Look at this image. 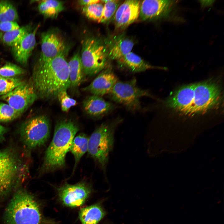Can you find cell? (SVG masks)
Listing matches in <instances>:
<instances>
[{"instance_id": "obj_7", "label": "cell", "mask_w": 224, "mask_h": 224, "mask_svg": "<svg viewBox=\"0 0 224 224\" xmlns=\"http://www.w3.org/2000/svg\"><path fill=\"white\" fill-rule=\"evenodd\" d=\"M80 57L84 74L92 76L107 66V55L105 46L97 39L87 37L82 42Z\"/></svg>"}, {"instance_id": "obj_30", "label": "cell", "mask_w": 224, "mask_h": 224, "mask_svg": "<svg viewBox=\"0 0 224 224\" xmlns=\"http://www.w3.org/2000/svg\"><path fill=\"white\" fill-rule=\"evenodd\" d=\"M119 1L110 0L104 5V8L100 23H105L109 21L115 14Z\"/></svg>"}, {"instance_id": "obj_2", "label": "cell", "mask_w": 224, "mask_h": 224, "mask_svg": "<svg viewBox=\"0 0 224 224\" xmlns=\"http://www.w3.org/2000/svg\"><path fill=\"white\" fill-rule=\"evenodd\" d=\"M65 54L47 61L36 63L31 82L37 95L41 98H57L59 92L70 86L68 63Z\"/></svg>"}, {"instance_id": "obj_6", "label": "cell", "mask_w": 224, "mask_h": 224, "mask_svg": "<svg viewBox=\"0 0 224 224\" xmlns=\"http://www.w3.org/2000/svg\"><path fill=\"white\" fill-rule=\"evenodd\" d=\"M108 95L112 100L132 112L141 109L140 99L142 97H152L148 91L138 86L135 77L126 81H118Z\"/></svg>"}, {"instance_id": "obj_12", "label": "cell", "mask_w": 224, "mask_h": 224, "mask_svg": "<svg viewBox=\"0 0 224 224\" xmlns=\"http://www.w3.org/2000/svg\"><path fill=\"white\" fill-rule=\"evenodd\" d=\"M58 190L59 199L63 203L72 208L83 205L91 192V187L85 182L74 184H65Z\"/></svg>"}, {"instance_id": "obj_10", "label": "cell", "mask_w": 224, "mask_h": 224, "mask_svg": "<svg viewBox=\"0 0 224 224\" xmlns=\"http://www.w3.org/2000/svg\"><path fill=\"white\" fill-rule=\"evenodd\" d=\"M38 96L31 82H23L12 91L0 97L15 110L22 114L37 99Z\"/></svg>"}, {"instance_id": "obj_26", "label": "cell", "mask_w": 224, "mask_h": 224, "mask_svg": "<svg viewBox=\"0 0 224 224\" xmlns=\"http://www.w3.org/2000/svg\"><path fill=\"white\" fill-rule=\"evenodd\" d=\"M104 8L101 3H97L84 6L83 13L88 18L100 23Z\"/></svg>"}, {"instance_id": "obj_23", "label": "cell", "mask_w": 224, "mask_h": 224, "mask_svg": "<svg viewBox=\"0 0 224 224\" xmlns=\"http://www.w3.org/2000/svg\"><path fill=\"white\" fill-rule=\"evenodd\" d=\"M88 138L83 133H81L74 138L70 150L75 160L74 169L82 157L88 151Z\"/></svg>"}, {"instance_id": "obj_35", "label": "cell", "mask_w": 224, "mask_h": 224, "mask_svg": "<svg viewBox=\"0 0 224 224\" xmlns=\"http://www.w3.org/2000/svg\"><path fill=\"white\" fill-rule=\"evenodd\" d=\"M1 33L0 32V38L1 37Z\"/></svg>"}, {"instance_id": "obj_1", "label": "cell", "mask_w": 224, "mask_h": 224, "mask_svg": "<svg viewBox=\"0 0 224 224\" xmlns=\"http://www.w3.org/2000/svg\"><path fill=\"white\" fill-rule=\"evenodd\" d=\"M222 98L219 84L210 80L181 87L168 98L165 105L179 116L193 118L218 110Z\"/></svg>"}, {"instance_id": "obj_18", "label": "cell", "mask_w": 224, "mask_h": 224, "mask_svg": "<svg viewBox=\"0 0 224 224\" xmlns=\"http://www.w3.org/2000/svg\"><path fill=\"white\" fill-rule=\"evenodd\" d=\"M117 62L120 67L134 73L142 72L149 69H164L150 64L131 52L119 59Z\"/></svg>"}, {"instance_id": "obj_13", "label": "cell", "mask_w": 224, "mask_h": 224, "mask_svg": "<svg viewBox=\"0 0 224 224\" xmlns=\"http://www.w3.org/2000/svg\"><path fill=\"white\" fill-rule=\"evenodd\" d=\"M175 3V1L172 0L142 1L140 2L139 17L145 21L167 16Z\"/></svg>"}, {"instance_id": "obj_28", "label": "cell", "mask_w": 224, "mask_h": 224, "mask_svg": "<svg viewBox=\"0 0 224 224\" xmlns=\"http://www.w3.org/2000/svg\"><path fill=\"white\" fill-rule=\"evenodd\" d=\"M21 114L8 104L0 103V122L11 121L17 118Z\"/></svg>"}, {"instance_id": "obj_16", "label": "cell", "mask_w": 224, "mask_h": 224, "mask_svg": "<svg viewBox=\"0 0 224 224\" xmlns=\"http://www.w3.org/2000/svg\"><path fill=\"white\" fill-rule=\"evenodd\" d=\"M39 26L38 25L33 30H30L18 43L12 47L15 59L22 65L26 64L35 48L36 34Z\"/></svg>"}, {"instance_id": "obj_24", "label": "cell", "mask_w": 224, "mask_h": 224, "mask_svg": "<svg viewBox=\"0 0 224 224\" xmlns=\"http://www.w3.org/2000/svg\"><path fill=\"white\" fill-rule=\"evenodd\" d=\"M28 26H23L18 29L6 32L2 37L3 42L12 46L18 43L30 30Z\"/></svg>"}, {"instance_id": "obj_25", "label": "cell", "mask_w": 224, "mask_h": 224, "mask_svg": "<svg viewBox=\"0 0 224 224\" xmlns=\"http://www.w3.org/2000/svg\"><path fill=\"white\" fill-rule=\"evenodd\" d=\"M18 18L17 11L10 2H0V22L15 21Z\"/></svg>"}, {"instance_id": "obj_20", "label": "cell", "mask_w": 224, "mask_h": 224, "mask_svg": "<svg viewBox=\"0 0 224 224\" xmlns=\"http://www.w3.org/2000/svg\"><path fill=\"white\" fill-rule=\"evenodd\" d=\"M134 45L133 42L129 39L120 38L111 46L108 55L110 59L117 61L131 52Z\"/></svg>"}, {"instance_id": "obj_31", "label": "cell", "mask_w": 224, "mask_h": 224, "mask_svg": "<svg viewBox=\"0 0 224 224\" xmlns=\"http://www.w3.org/2000/svg\"><path fill=\"white\" fill-rule=\"evenodd\" d=\"M57 98L60 103L62 110L64 112H68L72 107L77 104V101L68 95L67 90L59 92Z\"/></svg>"}, {"instance_id": "obj_11", "label": "cell", "mask_w": 224, "mask_h": 224, "mask_svg": "<svg viewBox=\"0 0 224 224\" xmlns=\"http://www.w3.org/2000/svg\"><path fill=\"white\" fill-rule=\"evenodd\" d=\"M40 54L37 63L51 60L62 54H66L67 47L61 35L54 30H49L41 35Z\"/></svg>"}, {"instance_id": "obj_32", "label": "cell", "mask_w": 224, "mask_h": 224, "mask_svg": "<svg viewBox=\"0 0 224 224\" xmlns=\"http://www.w3.org/2000/svg\"><path fill=\"white\" fill-rule=\"evenodd\" d=\"M20 28V26L16 21L0 22V30L6 32Z\"/></svg>"}, {"instance_id": "obj_21", "label": "cell", "mask_w": 224, "mask_h": 224, "mask_svg": "<svg viewBox=\"0 0 224 224\" xmlns=\"http://www.w3.org/2000/svg\"><path fill=\"white\" fill-rule=\"evenodd\" d=\"M104 215L103 210L97 204L82 208L79 213V219L82 224H97L103 218Z\"/></svg>"}, {"instance_id": "obj_34", "label": "cell", "mask_w": 224, "mask_h": 224, "mask_svg": "<svg viewBox=\"0 0 224 224\" xmlns=\"http://www.w3.org/2000/svg\"><path fill=\"white\" fill-rule=\"evenodd\" d=\"M6 129L5 127L0 124V135L2 134L5 132Z\"/></svg>"}, {"instance_id": "obj_15", "label": "cell", "mask_w": 224, "mask_h": 224, "mask_svg": "<svg viewBox=\"0 0 224 224\" xmlns=\"http://www.w3.org/2000/svg\"><path fill=\"white\" fill-rule=\"evenodd\" d=\"M118 81L111 68L106 67L83 90L92 95L102 96L108 95Z\"/></svg>"}, {"instance_id": "obj_9", "label": "cell", "mask_w": 224, "mask_h": 224, "mask_svg": "<svg viewBox=\"0 0 224 224\" xmlns=\"http://www.w3.org/2000/svg\"><path fill=\"white\" fill-rule=\"evenodd\" d=\"M50 132L49 119L44 115L33 117L26 122L21 130V135L27 147L33 148L44 144Z\"/></svg>"}, {"instance_id": "obj_3", "label": "cell", "mask_w": 224, "mask_h": 224, "mask_svg": "<svg viewBox=\"0 0 224 224\" xmlns=\"http://www.w3.org/2000/svg\"><path fill=\"white\" fill-rule=\"evenodd\" d=\"M78 128L70 120L60 121L56 124L52 141L45 154L43 169L50 171L59 168L65 164L66 156Z\"/></svg>"}, {"instance_id": "obj_14", "label": "cell", "mask_w": 224, "mask_h": 224, "mask_svg": "<svg viewBox=\"0 0 224 224\" xmlns=\"http://www.w3.org/2000/svg\"><path fill=\"white\" fill-rule=\"evenodd\" d=\"M141 1H125L118 7L114 15L116 28L124 29L135 22L139 16Z\"/></svg>"}, {"instance_id": "obj_22", "label": "cell", "mask_w": 224, "mask_h": 224, "mask_svg": "<svg viewBox=\"0 0 224 224\" xmlns=\"http://www.w3.org/2000/svg\"><path fill=\"white\" fill-rule=\"evenodd\" d=\"M38 8L40 12L45 17L54 18L64 10V3L60 1L44 0L39 3Z\"/></svg>"}, {"instance_id": "obj_36", "label": "cell", "mask_w": 224, "mask_h": 224, "mask_svg": "<svg viewBox=\"0 0 224 224\" xmlns=\"http://www.w3.org/2000/svg\"></svg>"}, {"instance_id": "obj_4", "label": "cell", "mask_w": 224, "mask_h": 224, "mask_svg": "<svg viewBox=\"0 0 224 224\" xmlns=\"http://www.w3.org/2000/svg\"><path fill=\"white\" fill-rule=\"evenodd\" d=\"M122 119L117 118L97 127L88 140V152L105 174L114 142V133Z\"/></svg>"}, {"instance_id": "obj_5", "label": "cell", "mask_w": 224, "mask_h": 224, "mask_svg": "<svg viewBox=\"0 0 224 224\" xmlns=\"http://www.w3.org/2000/svg\"><path fill=\"white\" fill-rule=\"evenodd\" d=\"M7 224H41L39 206L32 196L23 191L17 192L5 213Z\"/></svg>"}, {"instance_id": "obj_27", "label": "cell", "mask_w": 224, "mask_h": 224, "mask_svg": "<svg viewBox=\"0 0 224 224\" xmlns=\"http://www.w3.org/2000/svg\"><path fill=\"white\" fill-rule=\"evenodd\" d=\"M23 82L18 78L0 77V95L10 92Z\"/></svg>"}, {"instance_id": "obj_8", "label": "cell", "mask_w": 224, "mask_h": 224, "mask_svg": "<svg viewBox=\"0 0 224 224\" xmlns=\"http://www.w3.org/2000/svg\"><path fill=\"white\" fill-rule=\"evenodd\" d=\"M21 165L14 152L0 151V197L11 189L18 180Z\"/></svg>"}, {"instance_id": "obj_19", "label": "cell", "mask_w": 224, "mask_h": 224, "mask_svg": "<svg viewBox=\"0 0 224 224\" xmlns=\"http://www.w3.org/2000/svg\"><path fill=\"white\" fill-rule=\"evenodd\" d=\"M68 63L70 86H78L82 81L84 72L79 52L75 53Z\"/></svg>"}, {"instance_id": "obj_33", "label": "cell", "mask_w": 224, "mask_h": 224, "mask_svg": "<svg viewBox=\"0 0 224 224\" xmlns=\"http://www.w3.org/2000/svg\"><path fill=\"white\" fill-rule=\"evenodd\" d=\"M100 2V1L98 0H82L79 1V2L81 5L85 6L99 3Z\"/></svg>"}, {"instance_id": "obj_29", "label": "cell", "mask_w": 224, "mask_h": 224, "mask_svg": "<svg viewBox=\"0 0 224 224\" xmlns=\"http://www.w3.org/2000/svg\"><path fill=\"white\" fill-rule=\"evenodd\" d=\"M25 70L18 66L11 63H7L0 68V77H13L24 74Z\"/></svg>"}, {"instance_id": "obj_17", "label": "cell", "mask_w": 224, "mask_h": 224, "mask_svg": "<svg viewBox=\"0 0 224 224\" xmlns=\"http://www.w3.org/2000/svg\"><path fill=\"white\" fill-rule=\"evenodd\" d=\"M82 106L88 114L97 118L108 114L117 107L112 103L105 100L101 96L93 95L85 99Z\"/></svg>"}]
</instances>
